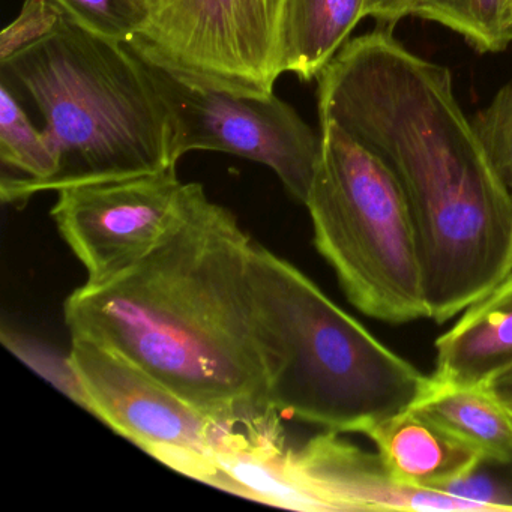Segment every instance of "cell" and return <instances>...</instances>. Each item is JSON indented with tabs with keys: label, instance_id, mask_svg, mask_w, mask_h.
<instances>
[{
	"label": "cell",
	"instance_id": "cell-8",
	"mask_svg": "<svg viewBox=\"0 0 512 512\" xmlns=\"http://www.w3.org/2000/svg\"><path fill=\"white\" fill-rule=\"evenodd\" d=\"M284 0H151V17L130 41L149 64L188 85L268 97L283 74Z\"/></svg>",
	"mask_w": 512,
	"mask_h": 512
},
{
	"label": "cell",
	"instance_id": "cell-1",
	"mask_svg": "<svg viewBox=\"0 0 512 512\" xmlns=\"http://www.w3.org/2000/svg\"><path fill=\"white\" fill-rule=\"evenodd\" d=\"M316 80L320 124L343 128L403 188L428 319H454L512 271V194L458 104L451 71L376 29L346 43Z\"/></svg>",
	"mask_w": 512,
	"mask_h": 512
},
{
	"label": "cell",
	"instance_id": "cell-20",
	"mask_svg": "<svg viewBox=\"0 0 512 512\" xmlns=\"http://www.w3.org/2000/svg\"><path fill=\"white\" fill-rule=\"evenodd\" d=\"M62 20L64 14L52 0H25L19 16L0 34V62L49 37Z\"/></svg>",
	"mask_w": 512,
	"mask_h": 512
},
{
	"label": "cell",
	"instance_id": "cell-7",
	"mask_svg": "<svg viewBox=\"0 0 512 512\" xmlns=\"http://www.w3.org/2000/svg\"><path fill=\"white\" fill-rule=\"evenodd\" d=\"M68 358L88 412L155 460L200 482L211 475L217 455L236 451L280 424L278 413L232 418L202 409L89 338L71 337Z\"/></svg>",
	"mask_w": 512,
	"mask_h": 512
},
{
	"label": "cell",
	"instance_id": "cell-21",
	"mask_svg": "<svg viewBox=\"0 0 512 512\" xmlns=\"http://www.w3.org/2000/svg\"><path fill=\"white\" fill-rule=\"evenodd\" d=\"M410 7L412 0H368L367 17L395 25L410 16Z\"/></svg>",
	"mask_w": 512,
	"mask_h": 512
},
{
	"label": "cell",
	"instance_id": "cell-2",
	"mask_svg": "<svg viewBox=\"0 0 512 512\" xmlns=\"http://www.w3.org/2000/svg\"><path fill=\"white\" fill-rule=\"evenodd\" d=\"M256 241L197 184L142 260L64 304L71 337L124 355L185 400L232 418L278 413L251 281Z\"/></svg>",
	"mask_w": 512,
	"mask_h": 512
},
{
	"label": "cell",
	"instance_id": "cell-13",
	"mask_svg": "<svg viewBox=\"0 0 512 512\" xmlns=\"http://www.w3.org/2000/svg\"><path fill=\"white\" fill-rule=\"evenodd\" d=\"M368 0H284L280 67L302 82L317 79L367 17Z\"/></svg>",
	"mask_w": 512,
	"mask_h": 512
},
{
	"label": "cell",
	"instance_id": "cell-10",
	"mask_svg": "<svg viewBox=\"0 0 512 512\" xmlns=\"http://www.w3.org/2000/svg\"><path fill=\"white\" fill-rule=\"evenodd\" d=\"M197 184L176 167L56 191L52 218L88 272V283L107 280L151 253L179 223Z\"/></svg>",
	"mask_w": 512,
	"mask_h": 512
},
{
	"label": "cell",
	"instance_id": "cell-3",
	"mask_svg": "<svg viewBox=\"0 0 512 512\" xmlns=\"http://www.w3.org/2000/svg\"><path fill=\"white\" fill-rule=\"evenodd\" d=\"M2 82L43 116L56 173L38 194L178 166L172 110L130 44L64 16L40 43L0 62Z\"/></svg>",
	"mask_w": 512,
	"mask_h": 512
},
{
	"label": "cell",
	"instance_id": "cell-6",
	"mask_svg": "<svg viewBox=\"0 0 512 512\" xmlns=\"http://www.w3.org/2000/svg\"><path fill=\"white\" fill-rule=\"evenodd\" d=\"M206 484L293 511L485 512L476 503L401 484L379 452L329 430L298 446L281 437L217 455Z\"/></svg>",
	"mask_w": 512,
	"mask_h": 512
},
{
	"label": "cell",
	"instance_id": "cell-17",
	"mask_svg": "<svg viewBox=\"0 0 512 512\" xmlns=\"http://www.w3.org/2000/svg\"><path fill=\"white\" fill-rule=\"evenodd\" d=\"M67 19L86 31L130 43L151 17V0H52Z\"/></svg>",
	"mask_w": 512,
	"mask_h": 512
},
{
	"label": "cell",
	"instance_id": "cell-9",
	"mask_svg": "<svg viewBox=\"0 0 512 512\" xmlns=\"http://www.w3.org/2000/svg\"><path fill=\"white\" fill-rule=\"evenodd\" d=\"M172 110L175 160L191 151L236 155L269 167L287 193L305 203L322 152V136L277 95L250 97L188 85L149 64Z\"/></svg>",
	"mask_w": 512,
	"mask_h": 512
},
{
	"label": "cell",
	"instance_id": "cell-12",
	"mask_svg": "<svg viewBox=\"0 0 512 512\" xmlns=\"http://www.w3.org/2000/svg\"><path fill=\"white\" fill-rule=\"evenodd\" d=\"M401 484L439 491L478 466L481 454L416 410H403L365 433Z\"/></svg>",
	"mask_w": 512,
	"mask_h": 512
},
{
	"label": "cell",
	"instance_id": "cell-5",
	"mask_svg": "<svg viewBox=\"0 0 512 512\" xmlns=\"http://www.w3.org/2000/svg\"><path fill=\"white\" fill-rule=\"evenodd\" d=\"M320 136L304 203L317 251L365 316L392 325L428 319L418 235L400 182L334 122H322Z\"/></svg>",
	"mask_w": 512,
	"mask_h": 512
},
{
	"label": "cell",
	"instance_id": "cell-22",
	"mask_svg": "<svg viewBox=\"0 0 512 512\" xmlns=\"http://www.w3.org/2000/svg\"><path fill=\"white\" fill-rule=\"evenodd\" d=\"M484 385L512 416V365L494 374Z\"/></svg>",
	"mask_w": 512,
	"mask_h": 512
},
{
	"label": "cell",
	"instance_id": "cell-14",
	"mask_svg": "<svg viewBox=\"0 0 512 512\" xmlns=\"http://www.w3.org/2000/svg\"><path fill=\"white\" fill-rule=\"evenodd\" d=\"M415 409L475 448L485 460L512 466V416L481 385H452L430 374Z\"/></svg>",
	"mask_w": 512,
	"mask_h": 512
},
{
	"label": "cell",
	"instance_id": "cell-16",
	"mask_svg": "<svg viewBox=\"0 0 512 512\" xmlns=\"http://www.w3.org/2000/svg\"><path fill=\"white\" fill-rule=\"evenodd\" d=\"M410 16L446 26L482 53L512 41V0H412Z\"/></svg>",
	"mask_w": 512,
	"mask_h": 512
},
{
	"label": "cell",
	"instance_id": "cell-19",
	"mask_svg": "<svg viewBox=\"0 0 512 512\" xmlns=\"http://www.w3.org/2000/svg\"><path fill=\"white\" fill-rule=\"evenodd\" d=\"M440 493L476 503L484 511H512V466L479 461L466 475L443 485Z\"/></svg>",
	"mask_w": 512,
	"mask_h": 512
},
{
	"label": "cell",
	"instance_id": "cell-4",
	"mask_svg": "<svg viewBox=\"0 0 512 512\" xmlns=\"http://www.w3.org/2000/svg\"><path fill=\"white\" fill-rule=\"evenodd\" d=\"M251 281L271 368L269 401L281 416L365 436L427 392L430 376L257 242Z\"/></svg>",
	"mask_w": 512,
	"mask_h": 512
},
{
	"label": "cell",
	"instance_id": "cell-11",
	"mask_svg": "<svg viewBox=\"0 0 512 512\" xmlns=\"http://www.w3.org/2000/svg\"><path fill=\"white\" fill-rule=\"evenodd\" d=\"M433 377L481 385L512 365V271L461 313L436 343Z\"/></svg>",
	"mask_w": 512,
	"mask_h": 512
},
{
	"label": "cell",
	"instance_id": "cell-15",
	"mask_svg": "<svg viewBox=\"0 0 512 512\" xmlns=\"http://www.w3.org/2000/svg\"><path fill=\"white\" fill-rule=\"evenodd\" d=\"M0 160L4 176L0 193L5 203H25L56 173V158L17 101L16 92L0 83Z\"/></svg>",
	"mask_w": 512,
	"mask_h": 512
},
{
	"label": "cell",
	"instance_id": "cell-18",
	"mask_svg": "<svg viewBox=\"0 0 512 512\" xmlns=\"http://www.w3.org/2000/svg\"><path fill=\"white\" fill-rule=\"evenodd\" d=\"M472 124L494 169L512 194V82L497 92Z\"/></svg>",
	"mask_w": 512,
	"mask_h": 512
}]
</instances>
